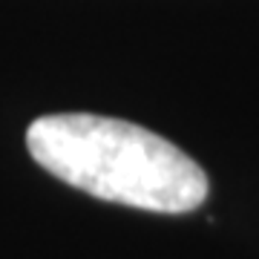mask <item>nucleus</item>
I'll use <instances>...</instances> for the list:
<instances>
[{
  "label": "nucleus",
  "instance_id": "1",
  "mask_svg": "<svg viewBox=\"0 0 259 259\" xmlns=\"http://www.w3.org/2000/svg\"><path fill=\"white\" fill-rule=\"evenodd\" d=\"M26 150L75 190L150 213H190L207 199V173L158 133L93 112L35 118Z\"/></svg>",
  "mask_w": 259,
  "mask_h": 259
}]
</instances>
